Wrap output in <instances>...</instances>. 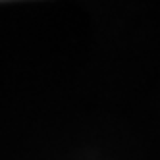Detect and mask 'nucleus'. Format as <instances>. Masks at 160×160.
Wrapping results in <instances>:
<instances>
[]
</instances>
